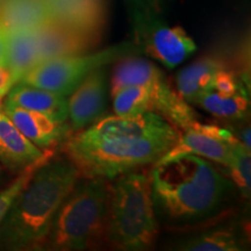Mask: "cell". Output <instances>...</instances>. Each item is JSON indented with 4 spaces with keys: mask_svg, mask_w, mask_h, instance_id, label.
Returning a JSON list of instances; mask_svg holds the SVG:
<instances>
[{
    "mask_svg": "<svg viewBox=\"0 0 251 251\" xmlns=\"http://www.w3.org/2000/svg\"><path fill=\"white\" fill-rule=\"evenodd\" d=\"M51 20L99 35L106 23V0H46Z\"/></svg>",
    "mask_w": 251,
    "mask_h": 251,
    "instance_id": "cell-12",
    "label": "cell"
},
{
    "mask_svg": "<svg viewBox=\"0 0 251 251\" xmlns=\"http://www.w3.org/2000/svg\"><path fill=\"white\" fill-rule=\"evenodd\" d=\"M7 68L13 74L15 81L41 62L35 30L18 29L6 31Z\"/></svg>",
    "mask_w": 251,
    "mask_h": 251,
    "instance_id": "cell-19",
    "label": "cell"
},
{
    "mask_svg": "<svg viewBox=\"0 0 251 251\" xmlns=\"http://www.w3.org/2000/svg\"><path fill=\"white\" fill-rule=\"evenodd\" d=\"M41 62L90 52L99 43L100 36L68 25L49 20L35 29Z\"/></svg>",
    "mask_w": 251,
    "mask_h": 251,
    "instance_id": "cell-10",
    "label": "cell"
},
{
    "mask_svg": "<svg viewBox=\"0 0 251 251\" xmlns=\"http://www.w3.org/2000/svg\"><path fill=\"white\" fill-rule=\"evenodd\" d=\"M108 242L122 250L152 246L159 228L149 175L127 172L108 180Z\"/></svg>",
    "mask_w": 251,
    "mask_h": 251,
    "instance_id": "cell-5",
    "label": "cell"
},
{
    "mask_svg": "<svg viewBox=\"0 0 251 251\" xmlns=\"http://www.w3.org/2000/svg\"><path fill=\"white\" fill-rule=\"evenodd\" d=\"M0 65L7 67V47H6V31L0 28Z\"/></svg>",
    "mask_w": 251,
    "mask_h": 251,
    "instance_id": "cell-27",
    "label": "cell"
},
{
    "mask_svg": "<svg viewBox=\"0 0 251 251\" xmlns=\"http://www.w3.org/2000/svg\"><path fill=\"white\" fill-rule=\"evenodd\" d=\"M212 90L215 92L225 94V96H233V94L247 92L244 85L236 72L227 70V68H222L216 72L213 79Z\"/></svg>",
    "mask_w": 251,
    "mask_h": 251,
    "instance_id": "cell-25",
    "label": "cell"
},
{
    "mask_svg": "<svg viewBox=\"0 0 251 251\" xmlns=\"http://www.w3.org/2000/svg\"><path fill=\"white\" fill-rule=\"evenodd\" d=\"M0 172H1V165H0Z\"/></svg>",
    "mask_w": 251,
    "mask_h": 251,
    "instance_id": "cell-28",
    "label": "cell"
},
{
    "mask_svg": "<svg viewBox=\"0 0 251 251\" xmlns=\"http://www.w3.org/2000/svg\"><path fill=\"white\" fill-rule=\"evenodd\" d=\"M54 156L55 149L47 150L45 155L41 157L40 159L33 162L31 164L27 165L26 168H24L21 171H19V175L15 177V179L12 181L7 187H5L4 190L0 191V221H1L6 213H7L9 207L12 206V203L15 201V199L20 196V193L23 192L24 188L26 187L28 183L31 180V178L35 175V172L39 170L46 162H48L49 159L52 158Z\"/></svg>",
    "mask_w": 251,
    "mask_h": 251,
    "instance_id": "cell-23",
    "label": "cell"
},
{
    "mask_svg": "<svg viewBox=\"0 0 251 251\" xmlns=\"http://www.w3.org/2000/svg\"><path fill=\"white\" fill-rule=\"evenodd\" d=\"M134 51L133 43L124 42L99 51L46 59L28 71L18 83L69 97L91 72L131 56Z\"/></svg>",
    "mask_w": 251,
    "mask_h": 251,
    "instance_id": "cell-7",
    "label": "cell"
},
{
    "mask_svg": "<svg viewBox=\"0 0 251 251\" xmlns=\"http://www.w3.org/2000/svg\"><path fill=\"white\" fill-rule=\"evenodd\" d=\"M79 177L68 157L46 162L0 221V246L9 250L42 249L59 207Z\"/></svg>",
    "mask_w": 251,
    "mask_h": 251,
    "instance_id": "cell-2",
    "label": "cell"
},
{
    "mask_svg": "<svg viewBox=\"0 0 251 251\" xmlns=\"http://www.w3.org/2000/svg\"><path fill=\"white\" fill-rule=\"evenodd\" d=\"M149 178L156 215L178 224L213 215L234 188L212 163L196 155L156 162Z\"/></svg>",
    "mask_w": 251,
    "mask_h": 251,
    "instance_id": "cell-1",
    "label": "cell"
},
{
    "mask_svg": "<svg viewBox=\"0 0 251 251\" xmlns=\"http://www.w3.org/2000/svg\"><path fill=\"white\" fill-rule=\"evenodd\" d=\"M196 51L192 37L179 26L157 27L146 40L147 54L168 69L178 67Z\"/></svg>",
    "mask_w": 251,
    "mask_h": 251,
    "instance_id": "cell-13",
    "label": "cell"
},
{
    "mask_svg": "<svg viewBox=\"0 0 251 251\" xmlns=\"http://www.w3.org/2000/svg\"><path fill=\"white\" fill-rule=\"evenodd\" d=\"M222 68H226V64L219 57L206 56L198 59L178 72L176 91L185 101L193 105L201 94L212 90L215 74Z\"/></svg>",
    "mask_w": 251,
    "mask_h": 251,
    "instance_id": "cell-17",
    "label": "cell"
},
{
    "mask_svg": "<svg viewBox=\"0 0 251 251\" xmlns=\"http://www.w3.org/2000/svg\"><path fill=\"white\" fill-rule=\"evenodd\" d=\"M108 180L79 177L59 207L45 247L85 250L107 241Z\"/></svg>",
    "mask_w": 251,
    "mask_h": 251,
    "instance_id": "cell-4",
    "label": "cell"
},
{
    "mask_svg": "<svg viewBox=\"0 0 251 251\" xmlns=\"http://www.w3.org/2000/svg\"><path fill=\"white\" fill-rule=\"evenodd\" d=\"M250 149L238 142L231 146V155L226 168L243 197H250Z\"/></svg>",
    "mask_w": 251,
    "mask_h": 251,
    "instance_id": "cell-24",
    "label": "cell"
},
{
    "mask_svg": "<svg viewBox=\"0 0 251 251\" xmlns=\"http://www.w3.org/2000/svg\"><path fill=\"white\" fill-rule=\"evenodd\" d=\"M175 142L122 135H70L64 146L67 157L80 177L111 180L149 164H155Z\"/></svg>",
    "mask_w": 251,
    "mask_h": 251,
    "instance_id": "cell-3",
    "label": "cell"
},
{
    "mask_svg": "<svg viewBox=\"0 0 251 251\" xmlns=\"http://www.w3.org/2000/svg\"><path fill=\"white\" fill-rule=\"evenodd\" d=\"M14 84H17V81L12 71L7 67L0 65V102L9 92V90L14 86Z\"/></svg>",
    "mask_w": 251,
    "mask_h": 251,
    "instance_id": "cell-26",
    "label": "cell"
},
{
    "mask_svg": "<svg viewBox=\"0 0 251 251\" xmlns=\"http://www.w3.org/2000/svg\"><path fill=\"white\" fill-rule=\"evenodd\" d=\"M231 146L233 144L224 142L211 135L191 128L184 130L177 142L157 162L169 161L181 155H196L209 162L227 166L231 155Z\"/></svg>",
    "mask_w": 251,
    "mask_h": 251,
    "instance_id": "cell-16",
    "label": "cell"
},
{
    "mask_svg": "<svg viewBox=\"0 0 251 251\" xmlns=\"http://www.w3.org/2000/svg\"><path fill=\"white\" fill-rule=\"evenodd\" d=\"M51 20L46 0H0V28L33 29Z\"/></svg>",
    "mask_w": 251,
    "mask_h": 251,
    "instance_id": "cell-18",
    "label": "cell"
},
{
    "mask_svg": "<svg viewBox=\"0 0 251 251\" xmlns=\"http://www.w3.org/2000/svg\"><path fill=\"white\" fill-rule=\"evenodd\" d=\"M111 97L115 115L128 117L146 112H153L151 97L148 89L144 86L130 85L122 87Z\"/></svg>",
    "mask_w": 251,
    "mask_h": 251,
    "instance_id": "cell-22",
    "label": "cell"
},
{
    "mask_svg": "<svg viewBox=\"0 0 251 251\" xmlns=\"http://www.w3.org/2000/svg\"><path fill=\"white\" fill-rule=\"evenodd\" d=\"M109 80L106 67L91 72L68 97L71 131H80L101 119L107 108Z\"/></svg>",
    "mask_w": 251,
    "mask_h": 251,
    "instance_id": "cell-8",
    "label": "cell"
},
{
    "mask_svg": "<svg viewBox=\"0 0 251 251\" xmlns=\"http://www.w3.org/2000/svg\"><path fill=\"white\" fill-rule=\"evenodd\" d=\"M1 107L19 130L40 149H55L57 144L70 136L71 128L67 122L58 124L45 114L4 105L2 102Z\"/></svg>",
    "mask_w": 251,
    "mask_h": 251,
    "instance_id": "cell-11",
    "label": "cell"
},
{
    "mask_svg": "<svg viewBox=\"0 0 251 251\" xmlns=\"http://www.w3.org/2000/svg\"><path fill=\"white\" fill-rule=\"evenodd\" d=\"M243 240L236 231L218 229L191 237L179 246L181 250L190 251H240L244 249Z\"/></svg>",
    "mask_w": 251,
    "mask_h": 251,
    "instance_id": "cell-21",
    "label": "cell"
},
{
    "mask_svg": "<svg viewBox=\"0 0 251 251\" xmlns=\"http://www.w3.org/2000/svg\"><path fill=\"white\" fill-rule=\"evenodd\" d=\"M137 85L147 87L151 97L153 112L179 130H187L199 121L196 111L169 84L163 71L143 58H121L112 72L109 92L113 96L122 87Z\"/></svg>",
    "mask_w": 251,
    "mask_h": 251,
    "instance_id": "cell-6",
    "label": "cell"
},
{
    "mask_svg": "<svg viewBox=\"0 0 251 251\" xmlns=\"http://www.w3.org/2000/svg\"><path fill=\"white\" fill-rule=\"evenodd\" d=\"M79 133L86 136H111L122 135L131 137H147L177 142L181 131L155 112L136 115H112L99 119Z\"/></svg>",
    "mask_w": 251,
    "mask_h": 251,
    "instance_id": "cell-9",
    "label": "cell"
},
{
    "mask_svg": "<svg viewBox=\"0 0 251 251\" xmlns=\"http://www.w3.org/2000/svg\"><path fill=\"white\" fill-rule=\"evenodd\" d=\"M2 103L41 113L58 124L68 121V97L24 83L14 84Z\"/></svg>",
    "mask_w": 251,
    "mask_h": 251,
    "instance_id": "cell-15",
    "label": "cell"
},
{
    "mask_svg": "<svg viewBox=\"0 0 251 251\" xmlns=\"http://www.w3.org/2000/svg\"><path fill=\"white\" fill-rule=\"evenodd\" d=\"M193 105L213 117L226 120H242L250 111V99L247 92L225 96L209 90L201 94Z\"/></svg>",
    "mask_w": 251,
    "mask_h": 251,
    "instance_id": "cell-20",
    "label": "cell"
},
{
    "mask_svg": "<svg viewBox=\"0 0 251 251\" xmlns=\"http://www.w3.org/2000/svg\"><path fill=\"white\" fill-rule=\"evenodd\" d=\"M46 151L19 130L6 115L0 102V165L9 171L19 172L40 159Z\"/></svg>",
    "mask_w": 251,
    "mask_h": 251,
    "instance_id": "cell-14",
    "label": "cell"
}]
</instances>
